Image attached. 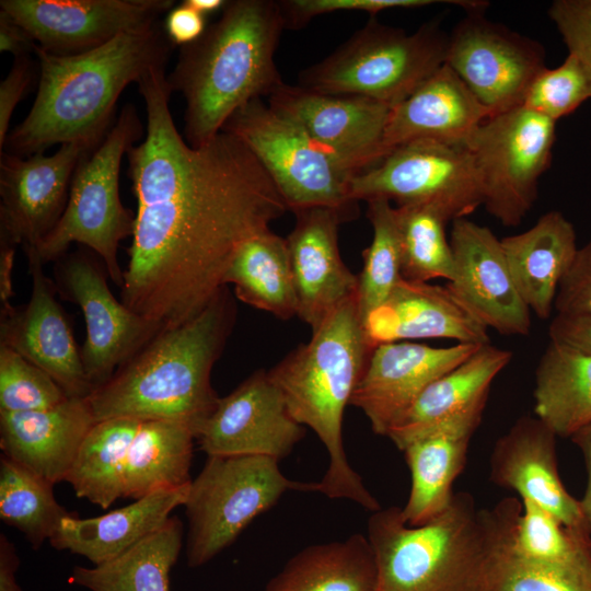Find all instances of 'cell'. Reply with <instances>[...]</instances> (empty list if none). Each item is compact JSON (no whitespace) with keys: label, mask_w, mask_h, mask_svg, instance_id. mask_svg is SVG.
Instances as JSON below:
<instances>
[{"label":"cell","mask_w":591,"mask_h":591,"mask_svg":"<svg viewBox=\"0 0 591 591\" xmlns=\"http://www.w3.org/2000/svg\"><path fill=\"white\" fill-rule=\"evenodd\" d=\"M138 90L147 132L127 152L137 212L121 302L170 327L212 300L241 245L288 208L235 136L220 131L200 147L185 141L170 109L165 67L149 70Z\"/></svg>","instance_id":"obj_1"},{"label":"cell","mask_w":591,"mask_h":591,"mask_svg":"<svg viewBox=\"0 0 591 591\" xmlns=\"http://www.w3.org/2000/svg\"><path fill=\"white\" fill-rule=\"evenodd\" d=\"M173 47L161 22L77 55L36 46L37 93L24 120L8 134L4 152L27 158L57 143L103 139L124 89L165 67Z\"/></svg>","instance_id":"obj_2"},{"label":"cell","mask_w":591,"mask_h":591,"mask_svg":"<svg viewBox=\"0 0 591 591\" xmlns=\"http://www.w3.org/2000/svg\"><path fill=\"white\" fill-rule=\"evenodd\" d=\"M235 315L234 300L224 286L198 314L162 328L91 393L95 420H170L188 426L198 437L219 399L211 371Z\"/></svg>","instance_id":"obj_3"},{"label":"cell","mask_w":591,"mask_h":591,"mask_svg":"<svg viewBox=\"0 0 591 591\" xmlns=\"http://www.w3.org/2000/svg\"><path fill=\"white\" fill-rule=\"evenodd\" d=\"M285 28L279 1H227L219 20L179 48L166 80L185 100L188 144L207 143L239 108L283 84L275 54Z\"/></svg>","instance_id":"obj_4"},{"label":"cell","mask_w":591,"mask_h":591,"mask_svg":"<svg viewBox=\"0 0 591 591\" xmlns=\"http://www.w3.org/2000/svg\"><path fill=\"white\" fill-rule=\"evenodd\" d=\"M372 350L355 294L268 374L281 391L291 416L311 428L327 451L328 467L318 482V493L374 512L381 509L380 503L350 466L341 432L345 408Z\"/></svg>","instance_id":"obj_5"},{"label":"cell","mask_w":591,"mask_h":591,"mask_svg":"<svg viewBox=\"0 0 591 591\" xmlns=\"http://www.w3.org/2000/svg\"><path fill=\"white\" fill-rule=\"evenodd\" d=\"M374 553V591H488L491 537L487 510L470 494H454L433 520L406 524L399 507L379 509L368 521Z\"/></svg>","instance_id":"obj_6"},{"label":"cell","mask_w":591,"mask_h":591,"mask_svg":"<svg viewBox=\"0 0 591 591\" xmlns=\"http://www.w3.org/2000/svg\"><path fill=\"white\" fill-rule=\"evenodd\" d=\"M448 37L437 21L407 34L372 18L329 56L304 69L298 85L393 107L445 63Z\"/></svg>","instance_id":"obj_7"},{"label":"cell","mask_w":591,"mask_h":591,"mask_svg":"<svg viewBox=\"0 0 591 591\" xmlns=\"http://www.w3.org/2000/svg\"><path fill=\"white\" fill-rule=\"evenodd\" d=\"M141 134L138 113L127 104L102 141L80 159L61 218L34 248L44 265L66 255L72 243L82 244L102 260L111 280L123 287L118 248L132 236L136 215L120 200L119 172L124 154Z\"/></svg>","instance_id":"obj_8"},{"label":"cell","mask_w":591,"mask_h":591,"mask_svg":"<svg viewBox=\"0 0 591 591\" xmlns=\"http://www.w3.org/2000/svg\"><path fill=\"white\" fill-rule=\"evenodd\" d=\"M279 461L262 455L208 456L192 479L185 513L188 523L186 563L200 567L229 547L258 515L283 494L317 491L318 482L286 477Z\"/></svg>","instance_id":"obj_9"},{"label":"cell","mask_w":591,"mask_h":591,"mask_svg":"<svg viewBox=\"0 0 591 591\" xmlns=\"http://www.w3.org/2000/svg\"><path fill=\"white\" fill-rule=\"evenodd\" d=\"M221 131L240 139L259 162L288 210L328 207L355 216L356 174L293 119L260 99L239 108Z\"/></svg>","instance_id":"obj_10"},{"label":"cell","mask_w":591,"mask_h":591,"mask_svg":"<svg viewBox=\"0 0 591 591\" xmlns=\"http://www.w3.org/2000/svg\"><path fill=\"white\" fill-rule=\"evenodd\" d=\"M556 121L518 106L485 119L465 142L483 194V206L503 227H517L537 198L552 164Z\"/></svg>","instance_id":"obj_11"},{"label":"cell","mask_w":591,"mask_h":591,"mask_svg":"<svg viewBox=\"0 0 591 591\" xmlns=\"http://www.w3.org/2000/svg\"><path fill=\"white\" fill-rule=\"evenodd\" d=\"M350 198L386 199L399 206H428L444 218H466L484 204L482 183L465 146L416 140L394 148L357 174Z\"/></svg>","instance_id":"obj_12"},{"label":"cell","mask_w":591,"mask_h":591,"mask_svg":"<svg viewBox=\"0 0 591 591\" xmlns=\"http://www.w3.org/2000/svg\"><path fill=\"white\" fill-rule=\"evenodd\" d=\"M445 65L490 116L522 106L531 83L546 67L538 42L488 20L484 11L466 12L454 26Z\"/></svg>","instance_id":"obj_13"},{"label":"cell","mask_w":591,"mask_h":591,"mask_svg":"<svg viewBox=\"0 0 591 591\" xmlns=\"http://www.w3.org/2000/svg\"><path fill=\"white\" fill-rule=\"evenodd\" d=\"M102 267V260L78 251L59 258L54 270L56 291L77 304L85 321L81 360L93 391L163 328L119 302Z\"/></svg>","instance_id":"obj_14"},{"label":"cell","mask_w":591,"mask_h":591,"mask_svg":"<svg viewBox=\"0 0 591 591\" xmlns=\"http://www.w3.org/2000/svg\"><path fill=\"white\" fill-rule=\"evenodd\" d=\"M101 140L60 144L51 155L0 153L1 246L36 248L61 218L80 159Z\"/></svg>","instance_id":"obj_15"},{"label":"cell","mask_w":591,"mask_h":591,"mask_svg":"<svg viewBox=\"0 0 591 591\" xmlns=\"http://www.w3.org/2000/svg\"><path fill=\"white\" fill-rule=\"evenodd\" d=\"M173 0H1L11 15L50 54L68 56L97 48L118 35L149 28Z\"/></svg>","instance_id":"obj_16"},{"label":"cell","mask_w":591,"mask_h":591,"mask_svg":"<svg viewBox=\"0 0 591 591\" xmlns=\"http://www.w3.org/2000/svg\"><path fill=\"white\" fill-rule=\"evenodd\" d=\"M268 371L258 370L218 403L197 440L208 456L262 455L280 461L304 438Z\"/></svg>","instance_id":"obj_17"},{"label":"cell","mask_w":591,"mask_h":591,"mask_svg":"<svg viewBox=\"0 0 591 591\" xmlns=\"http://www.w3.org/2000/svg\"><path fill=\"white\" fill-rule=\"evenodd\" d=\"M269 105L293 119L356 175L385 155L383 139L391 108L352 95H334L283 83Z\"/></svg>","instance_id":"obj_18"},{"label":"cell","mask_w":591,"mask_h":591,"mask_svg":"<svg viewBox=\"0 0 591 591\" xmlns=\"http://www.w3.org/2000/svg\"><path fill=\"white\" fill-rule=\"evenodd\" d=\"M27 257L32 290L28 301L1 311L0 345H4L47 372L70 398L93 392L71 327L55 298V285L46 276L34 248Z\"/></svg>","instance_id":"obj_19"},{"label":"cell","mask_w":591,"mask_h":591,"mask_svg":"<svg viewBox=\"0 0 591 591\" xmlns=\"http://www.w3.org/2000/svg\"><path fill=\"white\" fill-rule=\"evenodd\" d=\"M450 243L454 271L448 287L489 329L524 336L531 311L511 276L501 241L467 218L453 221Z\"/></svg>","instance_id":"obj_20"},{"label":"cell","mask_w":591,"mask_h":591,"mask_svg":"<svg viewBox=\"0 0 591 591\" xmlns=\"http://www.w3.org/2000/svg\"><path fill=\"white\" fill-rule=\"evenodd\" d=\"M480 346L431 347L409 341L373 348L350 404L363 412L374 433L386 437L415 398Z\"/></svg>","instance_id":"obj_21"},{"label":"cell","mask_w":591,"mask_h":591,"mask_svg":"<svg viewBox=\"0 0 591 591\" xmlns=\"http://www.w3.org/2000/svg\"><path fill=\"white\" fill-rule=\"evenodd\" d=\"M286 239L298 297V315L312 332L357 294L358 276L343 262L338 228L348 213L328 207L299 210Z\"/></svg>","instance_id":"obj_22"},{"label":"cell","mask_w":591,"mask_h":591,"mask_svg":"<svg viewBox=\"0 0 591 591\" xmlns=\"http://www.w3.org/2000/svg\"><path fill=\"white\" fill-rule=\"evenodd\" d=\"M556 437L536 416L519 418L496 442L490 479L536 503L566 526L591 533L580 501L568 493L559 476Z\"/></svg>","instance_id":"obj_23"},{"label":"cell","mask_w":591,"mask_h":591,"mask_svg":"<svg viewBox=\"0 0 591 591\" xmlns=\"http://www.w3.org/2000/svg\"><path fill=\"white\" fill-rule=\"evenodd\" d=\"M367 340L445 338L456 344H490L488 328L445 286L401 279L390 298L363 321Z\"/></svg>","instance_id":"obj_24"},{"label":"cell","mask_w":591,"mask_h":591,"mask_svg":"<svg viewBox=\"0 0 591 591\" xmlns=\"http://www.w3.org/2000/svg\"><path fill=\"white\" fill-rule=\"evenodd\" d=\"M96 422L89 397L51 408L0 412L2 455L55 485L65 482L78 450Z\"/></svg>","instance_id":"obj_25"},{"label":"cell","mask_w":591,"mask_h":591,"mask_svg":"<svg viewBox=\"0 0 591 591\" xmlns=\"http://www.w3.org/2000/svg\"><path fill=\"white\" fill-rule=\"evenodd\" d=\"M488 117L489 112L444 63L391 108L383 139L384 153L416 140L464 146Z\"/></svg>","instance_id":"obj_26"},{"label":"cell","mask_w":591,"mask_h":591,"mask_svg":"<svg viewBox=\"0 0 591 591\" xmlns=\"http://www.w3.org/2000/svg\"><path fill=\"white\" fill-rule=\"evenodd\" d=\"M189 485L155 491L99 517L69 513L49 542L58 551L85 557L93 566L109 561L162 528L173 510L185 505Z\"/></svg>","instance_id":"obj_27"},{"label":"cell","mask_w":591,"mask_h":591,"mask_svg":"<svg viewBox=\"0 0 591 591\" xmlns=\"http://www.w3.org/2000/svg\"><path fill=\"white\" fill-rule=\"evenodd\" d=\"M512 352L491 344L480 346L457 367L430 383L389 430L402 451L413 440L459 416L484 410L490 386Z\"/></svg>","instance_id":"obj_28"},{"label":"cell","mask_w":591,"mask_h":591,"mask_svg":"<svg viewBox=\"0 0 591 591\" xmlns=\"http://www.w3.org/2000/svg\"><path fill=\"white\" fill-rule=\"evenodd\" d=\"M483 412L453 418L402 450L412 478L408 499L401 508L406 524H426L451 503L453 484L464 467L468 443Z\"/></svg>","instance_id":"obj_29"},{"label":"cell","mask_w":591,"mask_h":591,"mask_svg":"<svg viewBox=\"0 0 591 591\" xmlns=\"http://www.w3.org/2000/svg\"><path fill=\"white\" fill-rule=\"evenodd\" d=\"M500 241L520 296L531 312L547 320L555 309L559 285L579 250L572 223L553 210L530 229Z\"/></svg>","instance_id":"obj_30"},{"label":"cell","mask_w":591,"mask_h":591,"mask_svg":"<svg viewBox=\"0 0 591 591\" xmlns=\"http://www.w3.org/2000/svg\"><path fill=\"white\" fill-rule=\"evenodd\" d=\"M375 582L371 544L355 533L301 549L268 581L265 591H374Z\"/></svg>","instance_id":"obj_31"},{"label":"cell","mask_w":591,"mask_h":591,"mask_svg":"<svg viewBox=\"0 0 591 591\" xmlns=\"http://www.w3.org/2000/svg\"><path fill=\"white\" fill-rule=\"evenodd\" d=\"M534 414L557 437L591 424V355L549 340L536 371Z\"/></svg>","instance_id":"obj_32"},{"label":"cell","mask_w":591,"mask_h":591,"mask_svg":"<svg viewBox=\"0 0 591 591\" xmlns=\"http://www.w3.org/2000/svg\"><path fill=\"white\" fill-rule=\"evenodd\" d=\"M196 433L170 420H141L124 468V498L134 500L192 483L189 475Z\"/></svg>","instance_id":"obj_33"},{"label":"cell","mask_w":591,"mask_h":591,"mask_svg":"<svg viewBox=\"0 0 591 591\" xmlns=\"http://www.w3.org/2000/svg\"><path fill=\"white\" fill-rule=\"evenodd\" d=\"M235 297L256 309L289 320L298 315V297L286 239L264 230L235 253L223 279Z\"/></svg>","instance_id":"obj_34"},{"label":"cell","mask_w":591,"mask_h":591,"mask_svg":"<svg viewBox=\"0 0 591 591\" xmlns=\"http://www.w3.org/2000/svg\"><path fill=\"white\" fill-rule=\"evenodd\" d=\"M177 517L118 557L93 567L74 566L69 582L90 591H170V572L183 547Z\"/></svg>","instance_id":"obj_35"},{"label":"cell","mask_w":591,"mask_h":591,"mask_svg":"<svg viewBox=\"0 0 591 591\" xmlns=\"http://www.w3.org/2000/svg\"><path fill=\"white\" fill-rule=\"evenodd\" d=\"M141 420L115 417L96 421L82 441L65 482L78 498L103 509L124 498V468Z\"/></svg>","instance_id":"obj_36"},{"label":"cell","mask_w":591,"mask_h":591,"mask_svg":"<svg viewBox=\"0 0 591 591\" xmlns=\"http://www.w3.org/2000/svg\"><path fill=\"white\" fill-rule=\"evenodd\" d=\"M54 485L23 465L0 459V519L18 529L33 549L53 536L61 518L69 514L58 503Z\"/></svg>","instance_id":"obj_37"},{"label":"cell","mask_w":591,"mask_h":591,"mask_svg":"<svg viewBox=\"0 0 591 591\" xmlns=\"http://www.w3.org/2000/svg\"><path fill=\"white\" fill-rule=\"evenodd\" d=\"M402 278L414 282L452 279L454 260L445 234L448 220L428 206H395Z\"/></svg>","instance_id":"obj_38"},{"label":"cell","mask_w":591,"mask_h":591,"mask_svg":"<svg viewBox=\"0 0 591 591\" xmlns=\"http://www.w3.org/2000/svg\"><path fill=\"white\" fill-rule=\"evenodd\" d=\"M367 202L373 236L363 251V266L358 276L357 301L362 323L371 312L385 303L402 279L395 207L386 199Z\"/></svg>","instance_id":"obj_39"},{"label":"cell","mask_w":591,"mask_h":591,"mask_svg":"<svg viewBox=\"0 0 591 591\" xmlns=\"http://www.w3.org/2000/svg\"><path fill=\"white\" fill-rule=\"evenodd\" d=\"M488 591H591V571L522 560L497 541L490 517Z\"/></svg>","instance_id":"obj_40"},{"label":"cell","mask_w":591,"mask_h":591,"mask_svg":"<svg viewBox=\"0 0 591 591\" xmlns=\"http://www.w3.org/2000/svg\"><path fill=\"white\" fill-rule=\"evenodd\" d=\"M591 99V68L568 53L556 68L545 67L531 83L523 106L554 121Z\"/></svg>","instance_id":"obj_41"},{"label":"cell","mask_w":591,"mask_h":591,"mask_svg":"<svg viewBox=\"0 0 591 591\" xmlns=\"http://www.w3.org/2000/svg\"><path fill=\"white\" fill-rule=\"evenodd\" d=\"M67 398L65 391L47 372L0 345V412L42 410Z\"/></svg>","instance_id":"obj_42"},{"label":"cell","mask_w":591,"mask_h":591,"mask_svg":"<svg viewBox=\"0 0 591 591\" xmlns=\"http://www.w3.org/2000/svg\"><path fill=\"white\" fill-rule=\"evenodd\" d=\"M436 0H287L279 1L288 28H301L315 16L338 11H363L371 15L389 9H414Z\"/></svg>","instance_id":"obj_43"},{"label":"cell","mask_w":591,"mask_h":591,"mask_svg":"<svg viewBox=\"0 0 591 591\" xmlns=\"http://www.w3.org/2000/svg\"><path fill=\"white\" fill-rule=\"evenodd\" d=\"M547 14L568 53L580 57L591 68V0H555Z\"/></svg>","instance_id":"obj_44"},{"label":"cell","mask_w":591,"mask_h":591,"mask_svg":"<svg viewBox=\"0 0 591 591\" xmlns=\"http://www.w3.org/2000/svg\"><path fill=\"white\" fill-rule=\"evenodd\" d=\"M557 314H591V237L579 247L555 300Z\"/></svg>","instance_id":"obj_45"},{"label":"cell","mask_w":591,"mask_h":591,"mask_svg":"<svg viewBox=\"0 0 591 591\" xmlns=\"http://www.w3.org/2000/svg\"><path fill=\"white\" fill-rule=\"evenodd\" d=\"M34 74L30 56L14 58V62L0 83V149L9 134L11 117L16 105L26 93Z\"/></svg>","instance_id":"obj_46"},{"label":"cell","mask_w":591,"mask_h":591,"mask_svg":"<svg viewBox=\"0 0 591 591\" xmlns=\"http://www.w3.org/2000/svg\"><path fill=\"white\" fill-rule=\"evenodd\" d=\"M164 31L174 46H186L197 40L206 31V15L186 0L173 7L166 14Z\"/></svg>","instance_id":"obj_47"},{"label":"cell","mask_w":591,"mask_h":591,"mask_svg":"<svg viewBox=\"0 0 591 591\" xmlns=\"http://www.w3.org/2000/svg\"><path fill=\"white\" fill-rule=\"evenodd\" d=\"M548 335L553 341L591 355V314H556Z\"/></svg>","instance_id":"obj_48"},{"label":"cell","mask_w":591,"mask_h":591,"mask_svg":"<svg viewBox=\"0 0 591 591\" xmlns=\"http://www.w3.org/2000/svg\"><path fill=\"white\" fill-rule=\"evenodd\" d=\"M37 44L30 33L11 15L0 10V51L16 57L35 53Z\"/></svg>","instance_id":"obj_49"},{"label":"cell","mask_w":591,"mask_h":591,"mask_svg":"<svg viewBox=\"0 0 591 591\" xmlns=\"http://www.w3.org/2000/svg\"><path fill=\"white\" fill-rule=\"evenodd\" d=\"M20 558L15 545L0 534V591H24L16 581Z\"/></svg>","instance_id":"obj_50"},{"label":"cell","mask_w":591,"mask_h":591,"mask_svg":"<svg viewBox=\"0 0 591 591\" xmlns=\"http://www.w3.org/2000/svg\"><path fill=\"white\" fill-rule=\"evenodd\" d=\"M570 439L579 448L587 470V486L583 497L579 501L591 531V424L577 431Z\"/></svg>","instance_id":"obj_51"},{"label":"cell","mask_w":591,"mask_h":591,"mask_svg":"<svg viewBox=\"0 0 591 591\" xmlns=\"http://www.w3.org/2000/svg\"><path fill=\"white\" fill-rule=\"evenodd\" d=\"M186 1L204 15H207L220 9H223L227 3V1H223V0H186Z\"/></svg>","instance_id":"obj_52"}]
</instances>
